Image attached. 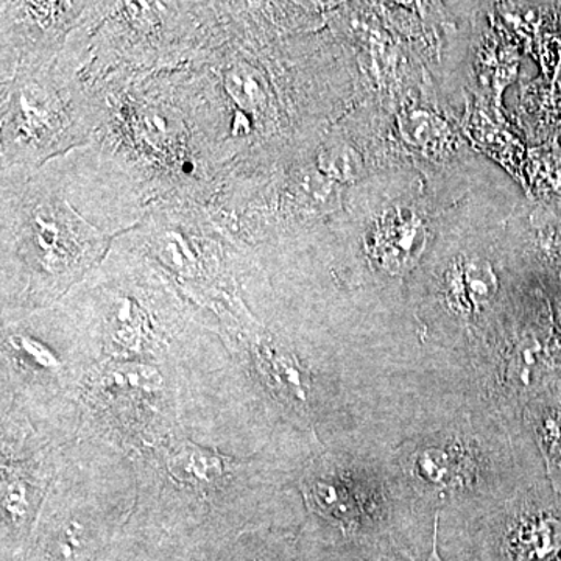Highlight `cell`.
<instances>
[{
  "mask_svg": "<svg viewBox=\"0 0 561 561\" xmlns=\"http://www.w3.org/2000/svg\"><path fill=\"white\" fill-rule=\"evenodd\" d=\"M430 241V227L412 205L398 203L381 210L367 234L373 264L389 275H404L419 264Z\"/></svg>",
  "mask_w": 561,
  "mask_h": 561,
  "instance_id": "1",
  "label": "cell"
},
{
  "mask_svg": "<svg viewBox=\"0 0 561 561\" xmlns=\"http://www.w3.org/2000/svg\"><path fill=\"white\" fill-rule=\"evenodd\" d=\"M500 280L481 256H459L445 272V298L460 316H470L496 295Z\"/></svg>",
  "mask_w": 561,
  "mask_h": 561,
  "instance_id": "2",
  "label": "cell"
},
{
  "mask_svg": "<svg viewBox=\"0 0 561 561\" xmlns=\"http://www.w3.org/2000/svg\"><path fill=\"white\" fill-rule=\"evenodd\" d=\"M529 420L545 459L549 482L561 500V387L549 390L531 404Z\"/></svg>",
  "mask_w": 561,
  "mask_h": 561,
  "instance_id": "3",
  "label": "cell"
},
{
  "mask_svg": "<svg viewBox=\"0 0 561 561\" xmlns=\"http://www.w3.org/2000/svg\"><path fill=\"white\" fill-rule=\"evenodd\" d=\"M230 460L208 449L184 443L168 459L169 474L176 482L197 490H208L227 474Z\"/></svg>",
  "mask_w": 561,
  "mask_h": 561,
  "instance_id": "4",
  "label": "cell"
},
{
  "mask_svg": "<svg viewBox=\"0 0 561 561\" xmlns=\"http://www.w3.org/2000/svg\"><path fill=\"white\" fill-rule=\"evenodd\" d=\"M398 127L402 139L424 153L437 154L448 149L449 127L430 111L405 110L400 114Z\"/></svg>",
  "mask_w": 561,
  "mask_h": 561,
  "instance_id": "5",
  "label": "cell"
},
{
  "mask_svg": "<svg viewBox=\"0 0 561 561\" xmlns=\"http://www.w3.org/2000/svg\"><path fill=\"white\" fill-rule=\"evenodd\" d=\"M264 368L273 389L279 391L291 404H308V375L290 354L284 351L267 350Z\"/></svg>",
  "mask_w": 561,
  "mask_h": 561,
  "instance_id": "6",
  "label": "cell"
},
{
  "mask_svg": "<svg viewBox=\"0 0 561 561\" xmlns=\"http://www.w3.org/2000/svg\"><path fill=\"white\" fill-rule=\"evenodd\" d=\"M305 497L309 507L320 515L343 524L353 522L354 505L341 489L324 481H316L305 486Z\"/></svg>",
  "mask_w": 561,
  "mask_h": 561,
  "instance_id": "7",
  "label": "cell"
},
{
  "mask_svg": "<svg viewBox=\"0 0 561 561\" xmlns=\"http://www.w3.org/2000/svg\"><path fill=\"white\" fill-rule=\"evenodd\" d=\"M321 168L331 179L353 181L359 179L364 172V161L356 150L342 146L321 154Z\"/></svg>",
  "mask_w": 561,
  "mask_h": 561,
  "instance_id": "8",
  "label": "cell"
},
{
  "mask_svg": "<svg viewBox=\"0 0 561 561\" xmlns=\"http://www.w3.org/2000/svg\"><path fill=\"white\" fill-rule=\"evenodd\" d=\"M416 467H419L421 478L432 483H438V485H445L453 472L448 454L438 451V449H427L421 454Z\"/></svg>",
  "mask_w": 561,
  "mask_h": 561,
  "instance_id": "9",
  "label": "cell"
},
{
  "mask_svg": "<svg viewBox=\"0 0 561 561\" xmlns=\"http://www.w3.org/2000/svg\"><path fill=\"white\" fill-rule=\"evenodd\" d=\"M538 228L541 230L542 245L561 260V221L538 225Z\"/></svg>",
  "mask_w": 561,
  "mask_h": 561,
  "instance_id": "10",
  "label": "cell"
},
{
  "mask_svg": "<svg viewBox=\"0 0 561 561\" xmlns=\"http://www.w3.org/2000/svg\"><path fill=\"white\" fill-rule=\"evenodd\" d=\"M437 531H438V515H437V518H435L434 546H432L431 557H430V559H427V561H442L440 557H438V551H437Z\"/></svg>",
  "mask_w": 561,
  "mask_h": 561,
  "instance_id": "11",
  "label": "cell"
}]
</instances>
